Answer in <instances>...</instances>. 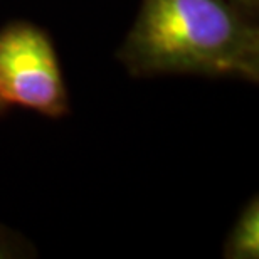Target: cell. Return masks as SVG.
<instances>
[{
  "instance_id": "obj_1",
  "label": "cell",
  "mask_w": 259,
  "mask_h": 259,
  "mask_svg": "<svg viewBox=\"0 0 259 259\" xmlns=\"http://www.w3.org/2000/svg\"><path fill=\"white\" fill-rule=\"evenodd\" d=\"M133 77L192 74L259 81V29L229 0H142L118 49Z\"/></svg>"
},
{
  "instance_id": "obj_2",
  "label": "cell",
  "mask_w": 259,
  "mask_h": 259,
  "mask_svg": "<svg viewBox=\"0 0 259 259\" xmlns=\"http://www.w3.org/2000/svg\"><path fill=\"white\" fill-rule=\"evenodd\" d=\"M0 98L48 118L69 115V93L53 39L27 20L0 29Z\"/></svg>"
},
{
  "instance_id": "obj_3",
  "label": "cell",
  "mask_w": 259,
  "mask_h": 259,
  "mask_svg": "<svg viewBox=\"0 0 259 259\" xmlns=\"http://www.w3.org/2000/svg\"><path fill=\"white\" fill-rule=\"evenodd\" d=\"M259 256V200L257 197L244 205L224 242V257L256 259Z\"/></svg>"
},
{
  "instance_id": "obj_4",
  "label": "cell",
  "mask_w": 259,
  "mask_h": 259,
  "mask_svg": "<svg viewBox=\"0 0 259 259\" xmlns=\"http://www.w3.org/2000/svg\"><path fill=\"white\" fill-rule=\"evenodd\" d=\"M35 247L10 227L0 224V259L34 257Z\"/></svg>"
},
{
  "instance_id": "obj_5",
  "label": "cell",
  "mask_w": 259,
  "mask_h": 259,
  "mask_svg": "<svg viewBox=\"0 0 259 259\" xmlns=\"http://www.w3.org/2000/svg\"><path fill=\"white\" fill-rule=\"evenodd\" d=\"M241 10L242 14H246L247 17L257 19V10H259V0H229Z\"/></svg>"
},
{
  "instance_id": "obj_6",
  "label": "cell",
  "mask_w": 259,
  "mask_h": 259,
  "mask_svg": "<svg viewBox=\"0 0 259 259\" xmlns=\"http://www.w3.org/2000/svg\"><path fill=\"white\" fill-rule=\"evenodd\" d=\"M7 108H9V106H7V103H5V101L2 100V98H0V116H2L5 111H7Z\"/></svg>"
}]
</instances>
